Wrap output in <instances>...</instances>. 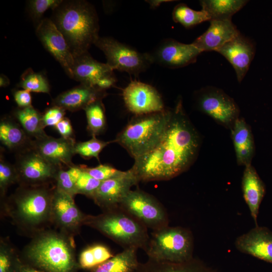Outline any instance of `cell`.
<instances>
[{
	"mask_svg": "<svg viewBox=\"0 0 272 272\" xmlns=\"http://www.w3.org/2000/svg\"><path fill=\"white\" fill-rule=\"evenodd\" d=\"M135 272H213L201 262L192 258L186 262L174 263L148 259L140 263Z\"/></svg>",
	"mask_w": 272,
	"mask_h": 272,
	"instance_id": "cell-26",
	"label": "cell"
},
{
	"mask_svg": "<svg viewBox=\"0 0 272 272\" xmlns=\"http://www.w3.org/2000/svg\"><path fill=\"white\" fill-rule=\"evenodd\" d=\"M106 95L105 90L80 84L58 95L52 104L65 110L76 111L84 110L89 104L102 99Z\"/></svg>",
	"mask_w": 272,
	"mask_h": 272,
	"instance_id": "cell-22",
	"label": "cell"
},
{
	"mask_svg": "<svg viewBox=\"0 0 272 272\" xmlns=\"http://www.w3.org/2000/svg\"><path fill=\"white\" fill-rule=\"evenodd\" d=\"M172 16L174 22L180 24L186 28L211 20L210 16L205 10H194L184 3H179L174 7Z\"/></svg>",
	"mask_w": 272,
	"mask_h": 272,
	"instance_id": "cell-32",
	"label": "cell"
},
{
	"mask_svg": "<svg viewBox=\"0 0 272 272\" xmlns=\"http://www.w3.org/2000/svg\"><path fill=\"white\" fill-rule=\"evenodd\" d=\"M201 53L192 43L185 44L172 38L162 40L148 52L152 63L172 69L194 63Z\"/></svg>",
	"mask_w": 272,
	"mask_h": 272,
	"instance_id": "cell-14",
	"label": "cell"
},
{
	"mask_svg": "<svg viewBox=\"0 0 272 272\" xmlns=\"http://www.w3.org/2000/svg\"><path fill=\"white\" fill-rule=\"evenodd\" d=\"M191 232L181 227H169L153 231L145 251L149 259L181 263L193 257Z\"/></svg>",
	"mask_w": 272,
	"mask_h": 272,
	"instance_id": "cell-7",
	"label": "cell"
},
{
	"mask_svg": "<svg viewBox=\"0 0 272 272\" xmlns=\"http://www.w3.org/2000/svg\"><path fill=\"white\" fill-rule=\"evenodd\" d=\"M23 261L20 252L8 237L0 239V272H20Z\"/></svg>",
	"mask_w": 272,
	"mask_h": 272,
	"instance_id": "cell-31",
	"label": "cell"
},
{
	"mask_svg": "<svg viewBox=\"0 0 272 272\" xmlns=\"http://www.w3.org/2000/svg\"><path fill=\"white\" fill-rule=\"evenodd\" d=\"M169 1H148V3L150 4L152 8H155L160 5V4L165 2H169Z\"/></svg>",
	"mask_w": 272,
	"mask_h": 272,
	"instance_id": "cell-46",
	"label": "cell"
},
{
	"mask_svg": "<svg viewBox=\"0 0 272 272\" xmlns=\"http://www.w3.org/2000/svg\"><path fill=\"white\" fill-rule=\"evenodd\" d=\"M19 186H38L55 182L61 168L41 156L31 146L17 153L14 164Z\"/></svg>",
	"mask_w": 272,
	"mask_h": 272,
	"instance_id": "cell-9",
	"label": "cell"
},
{
	"mask_svg": "<svg viewBox=\"0 0 272 272\" xmlns=\"http://www.w3.org/2000/svg\"><path fill=\"white\" fill-rule=\"evenodd\" d=\"M139 182L129 169L115 177L101 181L91 199L102 210H108L119 206L120 202Z\"/></svg>",
	"mask_w": 272,
	"mask_h": 272,
	"instance_id": "cell-17",
	"label": "cell"
},
{
	"mask_svg": "<svg viewBox=\"0 0 272 272\" xmlns=\"http://www.w3.org/2000/svg\"><path fill=\"white\" fill-rule=\"evenodd\" d=\"M20 272H44L23 262Z\"/></svg>",
	"mask_w": 272,
	"mask_h": 272,
	"instance_id": "cell-44",
	"label": "cell"
},
{
	"mask_svg": "<svg viewBox=\"0 0 272 272\" xmlns=\"http://www.w3.org/2000/svg\"><path fill=\"white\" fill-rule=\"evenodd\" d=\"M82 171V166L74 165L70 166L66 170L60 169L55 180V187L74 197L77 194L76 183Z\"/></svg>",
	"mask_w": 272,
	"mask_h": 272,
	"instance_id": "cell-34",
	"label": "cell"
},
{
	"mask_svg": "<svg viewBox=\"0 0 272 272\" xmlns=\"http://www.w3.org/2000/svg\"><path fill=\"white\" fill-rule=\"evenodd\" d=\"M235 244L241 252L272 263V232L267 228L255 226L238 237Z\"/></svg>",
	"mask_w": 272,
	"mask_h": 272,
	"instance_id": "cell-21",
	"label": "cell"
},
{
	"mask_svg": "<svg viewBox=\"0 0 272 272\" xmlns=\"http://www.w3.org/2000/svg\"><path fill=\"white\" fill-rule=\"evenodd\" d=\"M217 52L225 57L234 68L240 83L247 74L255 53V46L241 33L218 49Z\"/></svg>",
	"mask_w": 272,
	"mask_h": 272,
	"instance_id": "cell-18",
	"label": "cell"
},
{
	"mask_svg": "<svg viewBox=\"0 0 272 272\" xmlns=\"http://www.w3.org/2000/svg\"><path fill=\"white\" fill-rule=\"evenodd\" d=\"M18 175L14 164H11L1 156L0 195L1 200L6 198L8 188L18 183Z\"/></svg>",
	"mask_w": 272,
	"mask_h": 272,
	"instance_id": "cell-37",
	"label": "cell"
},
{
	"mask_svg": "<svg viewBox=\"0 0 272 272\" xmlns=\"http://www.w3.org/2000/svg\"><path fill=\"white\" fill-rule=\"evenodd\" d=\"M200 136L186 114L181 99L171 109L166 129L157 145L134 159L130 169L139 182L168 180L186 171L197 156Z\"/></svg>",
	"mask_w": 272,
	"mask_h": 272,
	"instance_id": "cell-1",
	"label": "cell"
},
{
	"mask_svg": "<svg viewBox=\"0 0 272 272\" xmlns=\"http://www.w3.org/2000/svg\"><path fill=\"white\" fill-rule=\"evenodd\" d=\"M94 45L103 51L113 70L138 76L152 64L148 52H140L111 37L99 36Z\"/></svg>",
	"mask_w": 272,
	"mask_h": 272,
	"instance_id": "cell-8",
	"label": "cell"
},
{
	"mask_svg": "<svg viewBox=\"0 0 272 272\" xmlns=\"http://www.w3.org/2000/svg\"><path fill=\"white\" fill-rule=\"evenodd\" d=\"M75 144L73 139L55 138L47 135L32 141L31 146L45 160L62 168L63 165H73L72 160L75 155Z\"/></svg>",
	"mask_w": 272,
	"mask_h": 272,
	"instance_id": "cell-19",
	"label": "cell"
},
{
	"mask_svg": "<svg viewBox=\"0 0 272 272\" xmlns=\"http://www.w3.org/2000/svg\"><path fill=\"white\" fill-rule=\"evenodd\" d=\"M208 29L191 43L201 52L216 51L240 33L230 20L210 21Z\"/></svg>",
	"mask_w": 272,
	"mask_h": 272,
	"instance_id": "cell-20",
	"label": "cell"
},
{
	"mask_svg": "<svg viewBox=\"0 0 272 272\" xmlns=\"http://www.w3.org/2000/svg\"><path fill=\"white\" fill-rule=\"evenodd\" d=\"M63 1V0H31L28 2L27 10L31 19L37 26L43 19L42 17L46 11L49 9L53 11Z\"/></svg>",
	"mask_w": 272,
	"mask_h": 272,
	"instance_id": "cell-38",
	"label": "cell"
},
{
	"mask_svg": "<svg viewBox=\"0 0 272 272\" xmlns=\"http://www.w3.org/2000/svg\"><path fill=\"white\" fill-rule=\"evenodd\" d=\"M102 99H99L89 104L84 110L88 123V129L92 136L102 133L106 126L104 106Z\"/></svg>",
	"mask_w": 272,
	"mask_h": 272,
	"instance_id": "cell-33",
	"label": "cell"
},
{
	"mask_svg": "<svg viewBox=\"0 0 272 272\" xmlns=\"http://www.w3.org/2000/svg\"><path fill=\"white\" fill-rule=\"evenodd\" d=\"M138 248L123 249L109 259L90 270V272H135L140 262L138 260Z\"/></svg>",
	"mask_w": 272,
	"mask_h": 272,
	"instance_id": "cell-27",
	"label": "cell"
},
{
	"mask_svg": "<svg viewBox=\"0 0 272 272\" xmlns=\"http://www.w3.org/2000/svg\"><path fill=\"white\" fill-rule=\"evenodd\" d=\"M122 96L127 109L135 115L165 109L158 91L154 87L141 81H131L123 90Z\"/></svg>",
	"mask_w": 272,
	"mask_h": 272,
	"instance_id": "cell-16",
	"label": "cell"
},
{
	"mask_svg": "<svg viewBox=\"0 0 272 272\" xmlns=\"http://www.w3.org/2000/svg\"><path fill=\"white\" fill-rule=\"evenodd\" d=\"M230 129L237 164L244 166L251 164L255 144L250 126L239 117Z\"/></svg>",
	"mask_w": 272,
	"mask_h": 272,
	"instance_id": "cell-23",
	"label": "cell"
},
{
	"mask_svg": "<svg viewBox=\"0 0 272 272\" xmlns=\"http://www.w3.org/2000/svg\"><path fill=\"white\" fill-rule=\"evenodd\" d=\"M14 116L30 138L37 140L47 136L44 130L42 114L32 106L19 107L14 111Z\"/></svg>",
	"mask_w": 272,
	"mask_h": 272,
	"instance_id": "cell-28",
	"label": "cell"
},
{
	"mask_svg": "<svg viewBox=\"0 0 272 272\" xmlns=\"http://www.w3.org/2000/svg\"><path fill=\"white\" fill-rule=\"evenodd\" d=\"M18 86L30 92L50 93V86L45 75L34 72L31 68L22 75Z\"/></svg>",
	"mask_w": 272,
	"mask_h": 272,
	"instance_id": "cell-35",
	"label": "cell"
},
{
	"mask_svg": "<svg viewBox=\"0 0 272 272\" xmlns=\"http://www.w3.org/2000/svg\"><path fill=\"white\" fill-rule=\"evenodd\" d=\"M50 19L64 36L74 58L88 52L99 38V18L93 5L83 0L63 1Z\"/></svg>",
	"mask_w": 272,
	"mask_h": 272,
	"instance_id": "cell-4",
	"label": "cell"
},
{
	"mask_svg": "<svg viewBox=\"0 0 272 272\" xmlns=\"http://www.w3.org/2000/svg\"><path fill=\"white\" fill-rule=\"evenodd\" d=\"M0 141L7 149L17 153L30 147L33 140L18 122L6 116L0 122Z\"/></svg>",
	"mask_w": 272,
	"mask_h": 272,
	"instance_id": "cell-25",
	"label": "cell"
},
{
	"mask_svg": "<svg viewBox=\"0 0 272 272\" xmlns=\"http://www.w3.org/2000/svg\"><path fill=\"white\" fill-rule=\"evenodd\" d=\"M113 142H105L92 136L88 141L76 143L75 154H79L85 159L95 158L99 160V155L102 150L108 144Z\"/></svg>",
	"mask_w": 272,
	"mask_h": 272,
	"instance_id": "cell-36",
	"label": "cell"
},
{
	"mask_svg": "<svg viewBox=\"0 0 272 272\" xmlns=\"http://www.w3.org/2000/svg\"><path fill=\"white\" fill-rule=\"evenodd\" d=\"M246 0H202L199 3L202 9L208 13L212 20H230L233 15L248 3Z\"/></svg>",
	"mask_w": 272,
	"mask_h": 272,
	"instance_id": "cell-29",
	"label": "cell"
},
{
	"mask_svg": "<svg viewBox=\"0 0 272 272\" xmlns=\"http://www.w3.org/2000/svg\"><path fill=\"white\" fill-rule=\"evenodd\" d=\"M171 109L135 115L117 134L114 142L134 159L150 152L159 143L169 121Z\"/></svg>",
	"mask_w": 272,
	"mask_h": 272,
	"instance_id": "cell-6",
	"label": "cell"
},
{
	"mask_svg": "<svg viewBox=\"0 0 272 272\" xmlns=\"http://www.w3.org/2000/svg\"><path fill=\"white\" fill-rule=\"evenodd\" d=\"M15 102L19 108L32 106V97L30 92L26 90L15 91L13 94Z\"/></svg>",
	"mask_w": 272,
	"mask_h": 272,
	"instance_id": "cell-42",
	"label": "cell"
},
{
	"mask_svg": "<svg viewBox=\"0 0 272 272\" xmlns=\"http://www.w3.org/2000/svg\"><path fill=\"white\" fill-rule=\"evenodd\" d=\"M119 206L153 231L169 225L163 206L154 196L141 189L130 190Z\"/></svg>",
	"mask_w": 272,
	"mask_h": 272,
	"instance_id": "cell-10",
	"label": "cell"
},
{
	"mask_svg": "<svg viewBox=\"0 0 272 272\" xmlns=\"http://www.w3.org/2000/svg\"><path fill=\"white\" fill-rule=\"evenodd\" d=\"M74 198L55 186L51 202V223L57 230L74 238L80 233L87 214L79 209Z\"/></svg>",
	"mask_w": 272,
	"mask_h": 272,
	"instance_id": "cell-12",
	"label": "cell"
},
{
	"mask_svg": "<svg viewBox=\"0 0 272 272\" xmlns=\"http://www.w3.org/2000/svg\"><path fill=\"white\" fill-rule=\"evenodd\" d=\"M82 167V171L76 185V193L84 195L90 198L100 185L101 181L88 173Z\"/></svg>",
	"mask_w": 272,
	"mask_h": 272,
	"instance_id": "cell-39",
	"label": "cell"
},
{
	"mask_svg": "<svg viewBox=\"0 0 272 272\" xmlns=\"http://www.w3.org/2000/svg\"><path fill=\"white\" fill-rule=\"evenodd\" d=\"M36 34L45 49L72 79L74 57L64 36L53 21L50 19L44 18L36 27Z\"/></svg>",
	"mask_w": 272,
	"mask_h": 272,
	"instance_id": "cell-15",
	"label": "cell"
},
{
	"mask_svg": "<svg viewBox=\"0 0 272 272\" xmlns=\"http://www.w3.org/2000/svg\"><path fill=\"white\" fill-rule=\"evenodd\" d=\"M74 59L72 79L81 84L106 91L116 84L114 70L106 63L94 59L88 52Z\"/></svg>",
	"mask_w": 272,
	"mask_h": 272,
	"instance_id": "cell-13",
	"label": "cell"
},
{
	"mask_svg": "<svg viewBox=\"0 0 272 272\" xmlns=\"http://www.w3.org/2000/svg\"><path fill=\"white\" fill-rule=\"evenodd\" d=\"M54 187L19 186L9 197L1 200V214L9 217L19 232L31 238L51 225Z\"/></svg>",
	"mask_w": 272,
	"mask_h": 272,
	"instance_id": "cell-2",
	"label": "cell"
},
{
	"mask_svg": "<svg viewBox=\"0 0 272 272\" xmlns=\"http://www.w3.org/2000/svg\"><path fill=\"white\" fill-rule=\"evenodd\" d=\"M23 263L44 272H77L74 237L57 230L46 229L31 238L20 252Z\"/></svg>",
	"mask_w": 272,
	"mask_h": 272,
	"instance_id": "cell-3",
	"label": "cell"
},
{
	"mask_svg": "<svg viewBox=\"0 0 272 272\" xmlns=\"http://www.w3.org/2000/svg\"><path fill=\"white\" fill-rule=\"evenodd\" d=\"M54 127L61 137L65 139H73V127L69 118L64 117Z\"/></svg>",
	"mask_w": 272,
	"mask_h": 272,
	"instance_id": "cell-43",
	"label": "cell"
},
{
	"mask_svg": "<svg viewBox=\"0 0 272 272\" xmlns=\"http://www.w3.org/2000/svg\"><path fill=\"white\" fill-rule=\"evenodd\" d=\"M242 189L243 197L249 208L255 226H257L259 209L265 192V187L251 164L245 166L242 178Z\"/></svg>",
	"mask_w": 272,
	"mask_h": 272,
	"instance_id": "cell-24",
	"label": "cell"
},
{
	"mask_svg": "<svg viewBox=\"0 0 272 272\" xmlns=\"http://www.w3.org/2000/svg\"><path fill=\"white\" fill-rule=\"evenodd\" d=\"M196 107L219 124L231 129L239 117L238 105L222 89L212 86L203 87L195 95Z\"/></svg>",
	"mask_w": 272,
	"mask_h": 272,
	"instance_id": "cell-11",
	"label": "cell"
},
{
	"mask_svg": "<svg viewBox=\"0 0 272 272\" xmlns=\"http://www.w3.org/2000/svg\"><path fill=\"white\" fill-rule=\"evenodd\" d=\"M10 83V79L7 76L4 74L0 75V87H6L9 85Z\"/></svg>",
	"mask_w": 272,
	"mask_h": 272,
	"instance_id": "cell-45",
	"label": "cell"
},
{
	"mask_svg": "<svg viewBox=\"0 0 272 272\" xmlns=\"http://www.w3.org/2000/svg\"><path fill=\"white\" fill-rule=\"evenodd\" d=\"M114 256L106 245L94 243L84 248L78 257L80 269H90L104 263Z\"/></svg>",
	"mask_w": 272,
	"mask_h": 272,
	"instance_id": "cell-30",
	"label": "cell"
},
{
	"mask_svg": "<svg viewBox=\"0 0 272 272\" xmlns=\"http://www.w3.org/2000/svg\"><path fill=\"white\" fill-rule=\"evenodd\" d=\"M84 225L97 230L123 249L145 251L150 238L148 228L119 206L97 215H87Z\"/></svg>",
	"mask_w": 272,
	"mask_h": 272,
	"instance_id": "cell-5",
	"label": "cell"
},
{
	"mask_svg": "<svg viewBox=\"0 0 272 272\" xmlns=\"http://www.w3.org/2000/svg\"><path fill=\"white\" fill-rule=\"evenodd\" d=\"M83 167L92 177L100 181L115 177L123 172L108 164H101L93 168Z\"/></svg>",
	"mask_w": 272,
	"mask_h": 272,
	"instance_id": "cell-40",
	"label": "cell"
},
{
	"mask_svg": "<svg viewBox=\"0 0 272 272\" xmlns=\"http://www.w3.org/2000/svg\"><path fill=\"white\" fill-rule=\"evenodd\" d=\"M65 111L64 109L55 105L47 109L42 114V123L44 127L55 126L64 117Z\"/></svg>",
	"mask_w": 272,
	"mask_h": 272,
	"instance_id": "cell-41",
	"label": "cell"
}]
</instances>
